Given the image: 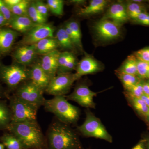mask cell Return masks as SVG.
Returning a JSON list of instances; mask_svg holds the SVG:
<instances>
[{"label":"cell","instance_id":"obj_1","mask_svg":"<svg viewBox=\"0 0 149 149\" xmlns=\"http://www.w3.org/2000/svg\"><path fill=\"white\" fill-rule=\"evenodd\" d=\"M46 137L48 149H84L77 132L56 118L50 124Z\"/></svg>","mask_w":149,"mask_h":149},{"label":"cell","instance_id":"obj_5","mask_svg":"<svg viewBox=\"0 0 149 149\" xmlns=\"http://www.w3.org/2000/svg\"><path fill=\"white\" fill-rule=\"evenodd\" d=\"M86 117L84 122L77 127V130L87 138H95L113 142V138L107 130L101 121L88 109L85 111Z\"/></svg>","mask_w":149,"mask_h":149},{"label":"cell","instance_id":"obj_20","mask_svg":"<svg viewBox=\"0 0 149 149\" xmlns=\"http://www.w3.org/2000/svg\"><path fill=\"white\" fill-rule=\"evenodd\" d=\"M35 45L37 55H44L57 49L59 47L58 43L55 37L43 39Z\"/></svg>","mask_w":149,"mask_h":149},{"label":"cell","instance_id":"obj_26","mask_svg":"<svg viewBox=\"0 0 149 149\" xmlns=\"http://www.w3.org/2000/svg\"><path fill=\"white\" fill-rule=\"evenodd\" d=\"M0 141L7 149H24L21 142L11 133L3 135Z\"/></svg>","mask_w":149,"mask_h":149},{"label":"cell","instance_id":"obj_29","mask_svg":"<svg viewBox=\"0 0 149 149\" xmlns=\"http://www.w3.org/2000/svg\"><path fill=\"white\" fill-rule=\"evenodd\" d=\"M31 1L29 0H22L16 5L9 8L14 15H27L28 8Z\"/></svg>","mask_w":149,"mask_h":149},{"label":"cell","instance_id":"obj_49","mask_svg":"<svg viewBox=\"0 0 149 149\" xmlns=\"http://www.w3.org/2000/svg\"><path fill=\"white\" fill-rule=\"evenodd\" d=\"M5 146L3 144L0 143V149H4Z\"/></svg>","mask_w":149,"mask_h":149},{"label":"cell","instance_id":"obj_24","mask_svg":"<svg viewBox=\"0 0 149 149\" xmlns=\"http://www.w3.org/2000/svg\"><path fill=\"white\" fill-rule=\"evenodd\" d=\"M12 114L9 107L0 102V129H7L11 123Z\"/></svg>","mask_w":149,"mask_h":149},{"label":"cell","instance_id":"obj_27","mask_svg":"<svg viewBox=\"0 0 149 149\" xmlns=\"http://www.w3.org/2000/svg\"><path fill=\"white\" fill-rule=\"evenodd\" d=\"M125 6L129 19L132 20L140 14L146 12L145 7L141 3L135 2L132 1L128 2Z\"/></svg>","mask_w":149,"mask_h":149},{"label":"cell","instance_id":"obj_46","mask_svg":"<svg viewBox=\"0 0 149 149\" xmlns=\"http://www.w3.org/2000/svg\"><path fill=\"white\" fill-rule=\"evenodd\" d=\"M7 96V95L2 85L0 83V98L6 97Z\"/></svg>","mask_w":149,"mask_h":149},{"label":"cell","instance_id":"obj_51","mask_svg":"<svg viewBox=\"0 0 149 149\" xmlns=\"http://www.w3.org/2000/svg\"><path fill=\"white\" fill-rule=\"evenodd\" d=\"M3 54L1 53L0 52V58L1 57V56Z\"/></svg>","mask_w":149,"mask_h":149},{"label":"cell","instance_id":"obj_6","mask_svg":"<svg viewBox=\"0 0 149 149\" xmlns=\"http://www.w3.org/2000/svg\"><path fill=\"white\" fill-rule=\"evenodd\" d=\"M9 107L11 112V123H15L37 120V111L39 109L22 100L14 95L10 99Z\"/></svg>","mask_w":149,"mask_h":149},{"label":"cell","instance_id":"obj_48","mask_svg":"<svg viewBox=\"0 0 149 149\" xmlns=\"http://www.w3.org/2000/svg\"><path fill=\"white\" fill-rule=\"evenodd\" d=\"M144 120L146 121L147 125H148V127L149 128V110L148 112L146 115V117H145Z\"/></svg>","mask_w":149,"mask_h":149},{"label":"cell","instance_id":"obj_47","mask_svg":"<svg viewBox=\"0 0 149 149\" xmlns=\"http://www.w3.org/2000/svg\"><path fill=\"white\" fill-rule=\"evenodd\" d=\"M70 2L74 3L75 5H82L85 2V1H80V0H78V1H70Z\"/></svg>","mask_w":149,"mask_h":149},{"label":"cell","instance_id":"obj_22","mask_svg":"<svg viewBox=\"0 0 149 149\" xmlns=\"http://www.w3.org/2000/svg\"><path fill=\"white\" fill-rule=\"evenodd\" d=\"M128 104L143 119L145 117L149 110V107L140 98L125 97Z\"/></svg>","mask_w":149,"mask_h":149},{"label":"cell","instance_id":"obj_38","mask_svg":"<svg viewBox=\"0 0 149 149\" xmlns=\"http://www.w3.org/2000/svg\"><path fill=\"white\" fill-rule=\"evenodd\" d=\"M134 55L138 59L149 63V47L137 51Z\"/></svg>","mask_w":149,"mask_h":149},{"label":"cell","instance_id":"obj_11","mask_svg":"<svg viewBox=\"0 0 149 149\" xmlns=\"http://www.w3.org/2000/svg\"><path fill=\"white\" fill-rule=\"evenodd\" d=\"M97 93L91 91L87 84L82 83L77 85L69 95L65 96L67 100L73 101L86 108H95L94 97Z\"/></svg>","mask_w":149,"mask_h":149},{"label":"cell","instance_id":"obj_15","mask_svg":"<svg viewBox=\"0 0 149 149\" xmlns=\"http://www.w3.org/2000/svg\"><path fill=\"white\" fill-rule=\"evenodd\" d=\"M29 71V80L43 93L45 92L52 80L50 77L43 70L39 63L32 65Z\"/></svg>","mask_w":149,"mask_h":149},{"label":"cell","instance_id":"obj_28","mask_svg":"<svg viewBox=\"0 0 149 149\" xmlns=\"http://www.w3.org/2000/svg\"><path fill=\"white\" fill-rule=\"evenodd\" d=\"M27 15L35 24L38 25L47 23V19L44 17L38 11L34 1H31L28 8Z\"/></svg>","mask_w":149,"mask_h":149},{"label":"cell","instance_id":"obj_7","mask_svg":"<svg viewBox=\"0 0 149 149\" xmlns=\"http://www.w3.org/2000/svg\"><path fill=\"white\" fill-rule=\"evenodd\" d=\"M121 26L110 19H102L93 24V31L98 41L107 42L117 40L120 37Z\"/></svg>","mask_w":149,"mask_h":149},{"label":"cell","instance_id":"obj_23","mask_svg":"<svg viewBox=\"0 0 149 149\" xmlns=\"http://www.w3.org/2000/svg\"><path fill=\"white\" fill-rule=\"evenodd\" d=\"M137 58L134 55L129 56L117 71L122 73L137 76Z\"/></svg>","mask_w":149,"mask_h":149},{"label":"cell","instance_id":"obj_45","mask_svg":"<svg viewBox=\"0 0 149 149\" xmlns=\"http://www.w3.org/2000/svg\"><path fill=\"white\" fill-rule=\"evenodd\" d=\"M140 98H141L149 107V95L143 94Z\"/></svg>","mask_w":149,"mask_h":149},{"label":"cell","instance_id":"obj_31","mask_svg":"<svg viewBox=\"0 0 149 149\" xmlns=\"http://www.w3.org/2000/svg\"><path fill=\"white\" fill-rule=\"evenodd\" d=\"M67 25L72 30L77 40L78 43V49L81 52L83 51V45L82 43V34L80 24L78 22L75 20H71L66 23Z\"/></svg>","mask_w":149,"mask_h":149},{"label":"cell","instance_id":"obj_25","mask_svg":"<svg viewBox=\"0 0 149 149\" xmlns=\"http://www.w3.org/2000/svg\"><path fill=\"white\" fill-rule=\"evenodd\" d=\"M116 74L122 83L125 90L138 84L141 80L136 75L122 73L117 70L116 71Z\"/></svg>","mask_w":149,"mask_h":149},{"label":"cell","instance_id":"obj_41","mask_svg":"<svg viewBox=\"0 0 149 149\" xmlns=\"http://www.w3.org/2000/svg\"><path fill=\"white\" fill-rule=\"evenodd\" d=\"M131 149H146L145 146V140L143 139H141Z\"/></svg>","mask_w":149,"mask_h":149},{"label":"cell","instance_id":"obj_12","mask_svg":"<svg viewBox=\"0 0 149 149\" xmlns=\"http://www.w3.org/2000/svg\"><path fill=\"white\" fill-rule=\"evenodd\" d=\"M102 69V65L100 62L93 56L86 54L77 63L76 72L74 73V77L77 80L84 75L100 72Z\"/></svg>","mask_w":149,"mask_h":149},{"label":"cell","instance_id":"obj_39","mask_svg":"<svg viewBox=\"0 0 149 149\" xmlns=\"http://www.w3.org/2000/svg\"><path fill=\"white\" fill-rule=\"evenodd\" d=\"M133 21L138 24L149 26V13L147 12L142 13Z\"/></svg>","mask_w":149,"mask_h":149},{"label":"cell","instance_id":"obj_9","mask_svg":"<svg viewBox=\"0 0 149 149\" xmlns=\"http://www.w3.org/2000/svg\"><path fill=\"white\" fill-rule=\"evenodd\" d=\"M55 27L49 23L38 24L24 34L17 46L35 45L41 40L49 37H54Z\"/></svg>","mask_w":149,"mask_h":149},{"label":"cell","instance_id":"obj_14","mask_svg":"<svg viewBox=\"0 0 149 149\" xmlns=\"http://www.w3.org/2000/svg\"><path fill=\"white\" fill-rule=\"evenodd\" d=\"M102 19H110L122 26L129 19L125 4L120 1L113 4Z\"/></svg>","mask_w":149,"mask_h":149},{"label":"cell","instance_id":"obj_17","mask_svg":"<svg viewBox=\"0 0 149 149\" xmlns=\"http://www.w3.org/2000/svg\"><path fill=\"white\" fill-rule=\"evenodd\" d=\"M19 32L9 27H0V52L3 54L8 53L12 50Z\"/></svg>","mask_w":149,"mask_h":149},{"label":"cell","instance_id":"obj_30","mask_svg":"<svg viewBox=\"0 0 149 149\" xmlns=\"http://www.w3.org/2000/svg\"><path fill=\"white\" fill-rule=\"evenodd\" d=\"M49 10L52 13L58 16L63 13L64 1L62 0H48L47 1Z\"/></svg>","mask_w":149,"mask_h":149},{"label":"cell","instance_id":"obj_16","mask_svg":"<svg viewBox=\"0 0 149 149\" xmlns=\"http://www.w3.org/2000/svg\"><path fill=\"white\" fill-rule=\"evenodd\" d=\"M60 53L58 50L56 49L44 55L39 63L43 70L51 79L56 76L57 73L58 59Z\"/></svg>","mask_w":149,"mask_h":149},{"label":"cell","instance_id":"obj_36","mask_svg":"<svg viewBox=\"0 0 149 149\" xmlns=\"http://www.w3.org/2000/svg\"><path fill=\"white\" fill-rule=\"evenodd\" d=\"M0 13L4 17L7 21L8 24L14 15L5 3L3 0H0Z\"/></svg>","mask_w":149,"mask_h":149},{"label":"cell","instance_id":"obj_34","mask_svg":"<svg viewBox=\"0 0 149 149\" xmlns=\"http://www.w3.org/2000/svg\"><path fill=\"white\" fill-rule=\"evenodd\" d=\"M77 64L76 57L73 53L65 65L58 71L57 74L71 72L72 70L76 68Z\"/></svg>","mask_w":149,"mask_h":149},{"label":"cell","instance_id":"obj_18","mask_svg":"<svg viewBox=\"0 0 149 149\" xmlns=\"http://www.w3.org/2000/svg\"><path fill=\"white\" fill-rule=\"evenodd\" d=\"M36 25L27 15H13L7 27L24 34Z\"/></svg>","mask_w":149,"mask_h":149},{"label":"cell","instance_id":"obj_40","mask_svg":"<svg viewBox=\"0 0 149 149\" xmlns=\"http://www.w3.org/2000/svg\"><path fill=\"white\" fill-rule=\"evenodd\" d=\"M5 3L9 8L16 5L21 1L22 0H3Z\"/></svg>","mask_w":149,"mask_h":149},{"label":"cell","instance_id":"obj_8","mask_svg":"<svg viewBox=\"0 0 149 149\" xmlns=\"http://www.w3.org/2000/svg\"><path fill=\"white\" fill-rule=\"evenodd\" d=\"M14 92V95L38 109L44 106L46 100L44 93L29 80L22 83Z\"/></svg>","mask_w":149,"mask_h":149},{"label":"cell","instance_id":"obj_10","mask_svg":"<svg viewBox=\"0 0 149 149\" xmlns=\"http://www.w3.org/2000/svg\"><path fill=\"white\" fill-rule=\"evenodd\" d=\"M75 81L74 73L72 72L57 74L51 80L45 93L54 97L65 96Z\"/></svg>","mask_w":149,"mask_h":149},{"label":"cell","instance_id":"obj_43","mask_svg":"<svg viewBox=\"0 0 149 149\" xmlns=\"http://www.w3.org/2000/svg\"><path fill=\"white\" fill-rule=\"evenodd\" d=\"M143 90L144 94L149 95V81L143 82Z\"/></svg>","mask_w":149,"mask_h":149},{"label":"cell","instance_id":"obj_3","mask_svg":"<svg viewBox=\"0 0 149 149\" xmlns=\"http://www.w3.org/2000/svg\"><path fill=\"white\" fill-rule=\"evenodd\" d=\"M44 106L46 111L53 113L57 119L68 125H75L80 118V109L68 102L65 96L46 99Z\"/></svg>","mask_w":149,"mask_h":149},{"label":"cell","instance_id":"obj_21","mask_svg":"<svg viewBox=\"0 0 149 149\" xmlns=\"http://www.w3.org/2000/svg\"><path fill=\"white\" fill-rule=\"evenodd\" d=\"M55 38L58 43L59 47L63 49L70 52L74 51L76 49L64 27L58 29Z\"/></svg>","mask_w":149,"mask_h":149},{"label":"cell","instance_id":"obj_4","mask_svg":"<svg viewBox=\"0 0 149 149\" xmlns=\"http://www.w3.org/2000/svg\"><path fill=\"white\" fill-rule=\"evenodd\" d=\"M29 68L13 61L9 65L0 64V81L9 90L14 91L22 83L29 80Z\"/></svg>","mask_w":149,"mask_h":149},{"label":"cell","instance_id":"obj_32","mask_svg":"<svg viewBox=\"0 0 149 149\" xmlns=\"http://www.w3.org/2000/svg\"><path fill=\"white\" fill-rule=\"evenodd\" d=\"M143 80H141L138 84L127 90H125L123 93L125 97L141 98V96L144 94L143 86Z\"/></svg>","mask_w":149,"mask_h":149},{"label":"cell","instance_id":"obj_44","mask_svg":"<svg viewBox=\"0 0 149 149\" xmlns=\"http://www.w3.org/2000/svg\"><path fill=\"white\" fill-rule=\"evenodd\" d=\"M142 139L145 140L146 149H149V133H145L142 136Z\"/></svg>","mask_w":149,"mask_h":149},{"label":"cell","instance_id":"obj_19","mask_svg":"<svg viewBox=\"0 0 149 149\" xmlns=\"http://www.w3.org/2000/svg\"><path fill=\"white\" fill-rule=\"evenodd\" d=\"M109 1L107 0H92L89 4L78 11V15L89 16L102 12L106 8Z\"/></svg>","mask_w":149,"mask_h":149},{"label":"cell","instance_id":"obj_2","mask_svg":"<svg viewBox=\"0 0 149 149\" xmlns=\"http://www.w3.org/2000/svg\"><path fill=\"white\" fill-rule=\"evenodd\" d=\"M7 129L19 140L24 149H48L46 136L37 120L11 123Z\"/></svg>","mask_w":149,"mask_h":149},{"label":"cell","instance_id":"obj_50","mask_svg":"<svg viewBox=\"0 0 149 149\" xmlns=\"http://www.w3.org/2000/svg\"><path fill=\"white\" fill-rule=\"evenodd\" d=\"M147 79H148L149 80V72H148V77H147Z\"/></svg>","mask_w":149,"mask_h":149},{"label":"cell","instance_id":"obj_35","mask_svg":"<svg viewBox=\"0 0 149 149\" xmlns=\"http://www.w3.org/2000/svg\"><path fill=\"white\" fill-rule=\"evenodd\" d=\"M35 6L38 11L44 17L47 19L49 15V10L47 5L44 2L42 1H34Z\"/></svg>","mask_w":149,"mask_h":149},{"label":"cell","instance_id":"obj_42","mask_svg":"<svg viewBox=\"0 0 149 149\" xmlns=\"http://www.w3.org/2000/svg\"><path fill=\"white\" fill-rule=\"evenodd\" d=\"M8 22L3 15L0 13V27H7Z\"/></svg>","mask_w":149,"mask_h":149},{"label":"cell","instance_id":"obj_37","mask_svg":"<svg viewBox=\"0 0 149 149\" xmlns=\"http://www.w3.org/2000/svg\"><path fill=\"white\" fill-rule=\"evenodd\" d=\"M72 54L73 53L72 52L68 51H65L60 53L58 59V71L61 69L65 65Z\"/></svg>","mask_w":149,"mask_h":149},{"label":"cell","instance_id":"obj_13","mask_svg":"<svg viewBox=\"0 0 149 149\" xmlns=\"http://www.w3.org/2000/svg\"><path fill=\"white\" fill-rule=\"evenodd\" d=\"M37 55L35 45L18 46L11 54L13 61L26 66L33 63Z\"/></svg>","mask_w":149,"mask_h":149},{"label":"cell","instance_id":"obj_33","mask_svg":"<svg viewBox=\"0 0 149 149\" xmlns=\"http://www.w3.org/2000/svg\"><path fill=\"white\" fill-rule=\"evenodd\" d=\"M137 76L141 80L147 78L149 72V63L137 58Z\"/></svg>","mask_w":149,"mask_h":149}]
</instances>
